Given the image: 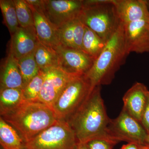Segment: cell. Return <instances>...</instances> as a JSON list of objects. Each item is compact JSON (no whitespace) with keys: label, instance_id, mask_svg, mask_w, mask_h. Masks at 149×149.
Returning <instances> with one entry per match:
<instances>
[{"label":"cell","instance_id":"obj_1","mask_svg":"<svg viewBox=\"0 0 149 149\" xmlns=\"http://www.w3.org/2000/svg\"><path fill=\"white\" fill-rule=\"evenodd\" d=\"M110 120L102 98L101 86H97L66 121L74 131L78 142L86 143L95 139H104L118 143L109 134Z\"/></svg>","mask_w":149,"mask_h":149},{"label":"cell","instance_id":"obj_2","mask_svg":"<svg viewBox=\"0 0 149 149\" xmlns=\"http://www.w3.org/2000/svg\"><path fill=\"white\" fill-rule=\"evenodd\" d=\"M1 117L17 131L24 143L58 120L51 107L40 102L26 101Z\"/></svg>","mask_w":149,"mask_h":149},{"label":"cell","instance_id":"obj_3","mask_svg":"<svg viewBox=\"0 0 149 149\" xmlns=\"http://www.w3.org/2000/svg\"><path fill=\"white\" fill-rule=\"evenodd\" d=\"M128 55L124 42L123 23L121 22L117 32L85 74L91 83L92 90L97 86L110 84Z\"/></svg>","mask_w":149,"mask_h":149},{"label":"cell","instance_id":"obj_4","mask_svg":"<svg viewBox=\"0 0 149 149\" xmlns=\"http://www.w3.org/2000/svg\"><path fill=\"white\" fill-rule=\"evenodd\" d=\"M78 18L106 43L117 32L121 22L112 0L83 1Z\"/></svg>","mask_w":149,"mask_h":149},{"label":"cell","instance_id":"obj_5","mask_svg":"<svg viewBox=\"0 0 149 149\" xmlns=\"http://www.w3.org/2000/svg\"><path fill=\"white\" fill-rule=\"evenodd\" d=\"M92 91L91 83L85 74L74 77L66 85L52 107L57 119L68 120Z\"/></svg>","mask_w":149,"mask_h":149},{"label":"cell","instance_id":"obj_6","mask_svg":"<svg viewBox=\"0 0 149 149\" xmlns=\"http://www.w3.org/2000/svg\"><path fill=\"white\" fill-rule=\"evenodd\" d=\"M77 143L75 133L69 123L58 120L24 143L23 149H73Z\"/></svg>","mask_w":149,"mask_h":149},{"label":"cell","instance_id":"obj_7","mask_svg":"<svg viewBox=\"0 0 149 149\" xmlns=\"http://www.w3.org/2000/svg\"><path fill=\"white\" fill-rule=\"evenodd\" d=\"M109 134L118 142L126 141L138 145H144L148 133L143 125L123 109L119 116L111 119Z\"/></svg>","mask_w":149,"mask_h":149},{"label":"cell","instance_id":"obj_8","mask_svg":"<svg viewBox=\"0 0 149 149\" xmlns=\"http://www.w3.org/2000/svg\"><path fill=\"white\" fill-rule=\"evenodd\" d=\"M83 7V0H42L44 14L57 29L78 18Z\"/></svg>","mask_w":149,"mask_h":149},{"label":"cell","instance_id":"obj_9","mask_svg":"<svg viewBox=\"0 0 149 149\" xmlns=\"http://www.w3.org/2000/svg\"><path fill=\"white\" fill-rule=\"evenodd\" d=\"M42 70L45 77L39 102L52 108L66 85L74 77L79 75L65 72L59 67Z\"/></svg>","mask_w":149,"mask_h":149},{"label":"cell","instance_id":"obj_10","mask_svg":"<svg viewBox=\"0 0 149 149\" xmlns=\"http://www.w3.org/2000/svg\"><path fill=\"white\" fill-rule=\"evenodd\" d=\"M33 13L35 27L39 42L56 50L61 45L57 29L51 23L44 14L42 0H25Z\"/></svg>","mask_w":149,"mask_h":149},{"label":"cell","instance_id":"obj_11","mask_svg":"<svg viewBox=\"0 0 149 149\" xmlns=\"http://www.w3.org/2000/svg\"><path fill=\"white\" fill-rule=\"evenodd\" d=\"M59 67L69 74L84 75L91 69L95 59L80 50L61 47L56 50Z\"/></svg>","mask_w":149,"mask_h":149},{"label":"cell","instance_id":"obj_12","mask_svg":"<svg viewBox=\"0 0 149 149\" xmlns=\"http://www.w3.org/2000/svg\"><path fill=\"white\" fill-rule=\"evenodd\" d=\"M125 49L131 52L143 54L149 52V22L139 20L123 23Z\"/></svg>","mask_w":149,"mask_h":149},{"label":"cell","instance_id":"obj_13","mask_svg":"<svg viewBox=\"0 0 149 149\" xmlns=\"http://www.w3.org/2000/svg\"><path fill=\"white\" fill-rule=\"evenodd\" d=\"M120 21L129 23L139 20L149 22L148 2L144 0H112Z\"/></svg>","mask_w":149,"mask_h":149},{"label":"cell","instance_id":"obj_14","mask_svg":"<svg viewBox=\"0 0 149 149\" xmlns=\"http://www.w3.org/2000/svg\"><path fill=\"white\" fill-rule=\"evenodd\" d=\"M39 42L35 27L19 26L11 36L9 52L18 59L34 52Z\"/></svg>","mask_w":149,"mask_h":149},{"label":"cell","instance_id":"obj_15","mask_svg":"<svg viewBox=\"0 0 149 149\" xmlns=\"http://www.w3.org/2000/svg\"><path fill=\"white\" fill-rule=\"evenodd\" d=\"M149 91L144 84L136 83L126 92L123 98V109L140 123Z\"/></svg>","mask_w":149,"mask_h":149},{"label":"cell","instance_id":"obj_16","mask_svg":"<svg viewBox=\"0 0 149 149\" xmlns=\"http://www.w3.org/2000/svg\"><path fill=\"white\" fill-rule=\"evenodd\" d=\"M24 87L23 78L19 68L17 59L9 52L1 68V89H23Z\"/></svg>","mask_w":149,"mask_h":149},{"label":"cell","instance_id":"obj_17","mask_svg":"<svg viewBox=\"0 0 149 149\" xmlns=\"http://www.w3.org/2000/svg\"><path fill=\"white\" fill-rule=\"evenodd\" d=\"M0 143L3 149H23L24 142L17 131L0 118Z\"/></svg>","mask_w":149,"mask_h":149},{"label":"cell","instance_id":"obj_18","mask_svg":"<svg viewBox=\"0 0 149 149\" xmlns=\"http://www.w3.org/2000/svg\"><path fill=\"white\" fill-rule=\"evenodd\" d=\"M22 89L5 88L0 91L1 116L10 111L24 101Z\"/></svg>","mask_w":149,"mask_h":149},{"label":"cell","instance_id":"obj_19","mask_svg":"<svg viewBox=\"0 0 149 149\" xmlns=\"http://www.w3.org/2000/svg\"><path fill=\"white\" fill-rule=\"evenodd\" d=\"M36 63L40 70L59 67L56 51L39 42L34 52Z\"/></svg>","mask_w":149,"mask_h":149},{"label":"cell","instance_id":"obj_20","mask_svg":"<svg viewBox=\"0 0 149 149\" xmlns=\"http://www.w3.org/2000/svg\"><path fill=\"white\" fill-rule=\"evenodd\" d=\"M107 43L97 33L85 26L82 51L96 59L101 53Z\"/></svg>","mask_w":149,"mask_h":149},{"label":"cell","instance_id":"obj_21","mask_svg":"<svg viewBox=\"0 0 149 149\" xmlns=\"http://www.w3.org/2000/svg\"><path fill=\"white\" fill-rule=\"evenodd\" d=\"M0 8L4 22L12 36L19 27L14 0H1Z\"/></svg>","mask_w":149,"mask_h":149},{"label":"cell","instance_id":"obj_22","mask_svg":"<svg viewBox=\"0 0 149 149\" xmlns=\"http://www.w3.org/2000/svg\"><path fill=\"white\" fill-rule=\"evenodd\" d=\"M17 63L24 86L39 73L40 69L35 61L34 52L18 59Z\"/></svg>","mask_w":149,"mask_h":149},{"label":"cell","instance_id":"obj_23","mask_svg":"<svg viewBox=\"0 0 149 149\" xmlns=\"http://www.w3.org/2000/svg\"><path fill=\"white\" fill-rule=\"evenodd\" d=\"M45 74L42 70L24 86L22 89L24 100L39 102V97L44 82Z\"/></svg>","mask_w":149,"mask_h":149},{"label":"cell","instance_id":"obj_24","mask_svg":"<svg viewBox=\"0 0 149 149\" xmlns=\"http://www.w3.org/2000/svg\"><path fill=\"white\" fill-rule=\"evenodd\" d=\"M17 20L23 28L34 27L33 13L25 0H14Z\"/></svg>","mask_w":149,"mask_h":149},{"label":"cell","instance_id":"obj_25","mask_svg":"<svg viewBox=\"0 0 149 149\" xmlns=\"http://www.w3.org/2000/svg\"><path fill=\"white\" fill-rule=\"evenodd\" d=\"M74 20L63 24L57 29L60 42L61 46L64 47L74 49L73 42Z\"/></svg>","mask_w":149,"mask_h":149},{"label":"cell","instance_id":"obj_26","mask_svg":"<svg viewBox=\"0 0 149 149\" xmlns=\"http://www.w3.org/2000/svg\"><path fill=\"white\" fill-rule=\"evenodd\" d=\"M85 30V25L78 17L74 19L73 28V42L74 49L82 51V45Z\"/></svg>","mask_w":149,"mask_h":149},{"label":"cell","instance_id":"obj_27","mask_svg":"<svg viewBox=\"0 0 149 149\" xmlns=\"http://www.w3.org/2000/svg\"><path fill=\"white\" fill-rule=\"evenodd\" d=\"M116 141L107 139H97L86 143L89 149H112L117 144Z\"/></svg>","mask_w":149,"mask_h":149},{"label":"cell","instance_id":"obj_28","mask_svg":"<svg viewBox=\"0 0 149 149\" xmlns=\"http://www.w3.org/2000/svg\"><path fill=\"white\" fill-rule=\"evenodd\" d=\"M141 124L149 134V91L147 98L146 103L141 118Z\"/></svg>","mask_w":149,"mask_h":149},{"label":"cell","instance_id":"obj_29","mask_svg":"<svg viewBox=\"0 0 149 149\" xmlns=\"http://www.w3.org/2000/svg\"><path fill=\"white\" fill-rule=\"evenodd\" d=\"M120 149H139L138 145L134 143H128L123 145Z\"/></svg>","mask_w":149,"mask_h":149},{"label":"cell","instance_id":"obj_30","mask_svg":"<svg viewBox=\"0 0 149 149\" xmlns=\"http://www.w3.org/2000/svg\"><path fill=\"white\" fill-rule=\"evenodd\" d=\"M73 149H89L87 147L86 143L78 142L75 146Z\"/></svg>","mask_w":149,"mask_h":149},{"label":"cell","instance_id":"obj_31","mask_svg":"<svg viewBox=\"0 0 149 149\" xmlns=\"http://www.w3.org/2000/svg\"><path fill=\"white\" fill-rule=\"evenodd\" d=\"M144 145L149 148V134H148L147 135L146 138L145 139Z\"/></svg>","mask_w":149,"mask_h":149},{"label":"cell","instance_id":"obj_32","mask_svg":"<svg viewBox=\"0 0 149 149\" xmlns=\"http://www.w3.org/2000/svg\"><path fill=\"white\" fill-rule=\"evenodd\" d=\"M139 149H149V147L144 145H138Z\"/></svg>","mask_w":149,"mask_h":149}]
</instances>
